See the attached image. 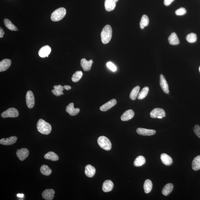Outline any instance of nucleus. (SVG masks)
Masks as SVG:
<instances>
[{"mask_svg": "<svg viewBox=\"0 0 200 200\" xmlns=\"http://www.w3.org/2000/svg\"><path fill=\"white\" fill-rule=\"evenodd\" d=\"M194 131L198 137L200 138V126L199 125H196L194 127Z\"/></svg>", "mask_w": 200, "mask_h": 200, "instance_id": "nucleus-39", "label": "nucleus"}, {"mask_svg": "<svg viewBox=\"0 0 200 200\" xmlns=\"http://www.w3.org/2000/svg\"><path fill=\"white\" fill-rule=\"evenodd\" d=\"M98 143L99 145L104 150L109 151L111 149V142L106 136H100L98 139Z\"/></svg>", "mask_w": 200, "mask_h": 200, "instance_id": "nucleus-4", "label": "nucleus"}, {"mask_svg": "<svg viewBox=\"0 0 200 200\" xmlns=\"http://www.w3.org/2000/svg\"><path fill=\"white\" fill-rule=\"evenodd\" d=\"M192 168L195 171L200 169V155L196 157L194 159L192 163Z\"/></svg>", "mask_w": 200, "mask_h": 200, "instance_id": "nucleus-28", "label": "nucleus"}, {"mask_svg": "<svg viewBox=\"0 0 200 200\" xmlns=\"http://www.w3.org/2000/svg\"><path fill=\"white\" fill-rule=\"evenodd\" d=\"M173 185L171 183L165 185L163 189L162 193L164 196H167L171 193L173 189Z\"/></svg>", "mask_w": 200, "mask_h": 200, "instance_id": "nucleus-26", "label": "nucleus"}, {"mask_svg": "<svg viewBox=\"0 0 200 200\" xmlns=\"http://www.w3.org/2000/svg\"><path fill=\"white\" fill-rule=\"evenodd\" d=\"M19 113L17 109L15 108H10L7 109L6 111L3 112L1 114V117L3 118L7 117H17Z\"/></svg>", "mask_w": 200, "mask_h": 200, "instance_id": "nucleus-5", "label": "nucleus"}, {"mask_svg": "<svg viewBox=\"0 0 200 200\" xmlns=\"http://www.w3.org/2000/svg\"><path fill=\"white\" fill-rule=\"evenodd\" d=\"M136 132L140 135L143 136H151L156 133V131L154 130H148L143 128H139L136 130Z\"/></svg>", "mask_w": 200, "mask_h": 200, "instance_id": "nucleus-16", "label": "nucleus"}, {"mask_svg": "<svg viewBox=\"0 0 200 200\" xmlns=\"http://www.w3.org/2000/svg\"><path fill=\"white\" fill-rule=\"evenodd\" d=\"M199 72H200V66L199 67Z\"/></svg>", "mask_w": 200, "mask_h": 200, "instance_id": "nucleus-45", "label": "nucleus"}, {"mask_svg": "<svg viewBox=\"0 0 200 200\" xmlns=\"http://www.w3.org/2000/svg\"><path fill=\"white\" fill-rule=\"evenodd\" d=\"M82 76H83V73L81 71H76L74 73L72 76V81L74 82H77L79 81L81 79Z\"/></svg>", "mask_w": 200, "mask_h": 200, "instance_id": "nucleus-35", "label": "nucleus"}, {"mask_svg": "<svg viewBox=\"0 0 200 200\" xmlns=\"http://www.w3.org/2000/svg\"><path fill=\"white\" fill-rule=\"evenodd\" d=\"M93 63L92 60L88 61L87 59L83 58L80 61V65L84 71H88L91 70Z\"/></svg>", "mask_w": 200, "mask_h": 200, "instance_id": "nucleus-17", "label": "nucleus"}, {"mask_svg": "<svg viewBox=\"0 0 200 200\" xmlns=\"http://www.w3.org/2000/svg\"><path fill=\"white\" fill-rule=\"evenodd\" d=\"M55 191L53 189H47L42 193L43 198L46 200H53L55 195Z\"/></svg>", "mask_w": 200, "mask_h": 200, "instance_id": "nucleus-15", "label": "nucleus"}, {"mask_svg": "<svg viewBox=\"0 0 200 200\" xmlns=\"http://www.w3.org/2000/svg\"><path fill=\"white\" fill-rule=\"evenodd\" d=\"M40 171L42 174L46 176H49L52 173V171L50 168L48 166L45 165V164L41 166L40 168Z\"/></svg>", "mask_w": 200, "mask_h": 200, "instance_id": "nucleus-33", "label": "nucleus"}, {"mask_svg": "<svg viewBox=\"0 0 200 200\" xmlns=\"http://www.w3.org/2000/svg\"><path fill=\"white\" fill-rule=\"evenodd\" d=\"M16 154L19 160L23 161L28 156L29 151L27 149L25 148L17 149Z\"/></svg>", "mask_w": 200, "mask_h": 200, "instance_id": "nucleus-7", "label": "nucleus"}, {"mask_svg": "<svg viewBox=\"0 0 200 200\" xmlns=\"http://www.w3.org/2000/svg\"><path fill=\"white\" fill-rule=\"evenodd\" d=\"M11 61L10 59H4L0 62V72L5 71L10 67Z\"/></svg>", "mask_w": 200, "mask_h": 200, "instance_id": "nucleus-18", "label": "nucleus"}, {"mask_svg": "<svg viewBox=\"0 0 200 200\" xmlns=\"http://www.w3.org/2000/svg\"><path fill=\"white\" fill-rule=\"evenodd\" d=\"M160 159L163 163L166 166H170L172 163V158L167 154H162L161 155Z\"/></svg>", "mask_w": 200, "mask_h": 200, "instance_id": "nucleus-23", "label": "nucleus"}, {"mask_svg": "<svg viewBox=\"0 0 200 200\" xmlns=\"http://www.w3.org/2000/svg\"><path fill=\"white\" fill-rule=\"evenodd\" d=\"M144 189L146 194H148L152 190V183L149 179H147L145 181L143 186Z\"/></svg>", "mask_w": 200, "mask_h": 200, "instance_id": "nucleus-32", "label": "nucleus"}, {"mask_svg": "<svg viewBox=\"0 0 200 200\" xmlns=\"http://www.w3.org/2000/svg\"><path fill=\"white\" fill-rule=\"evenodd\" d=\"M169 44L173 45H176L179 44V40L176 33L175 32L172 33L168 38Z\"/></svg>", "mask_w": 200, "mask_h": 200, "instance_id": "nucleus-24", "label": "nucleus"}, {"mask_svg": "<svg viewBox=\"0 0 200 200\" xmlns=\"http://www.w3.org/2000/svg\"><path fill=\"white\" fill-rule=\"evenodd\" d=\"M117 103V100L115 99H113L109 101V102L103 104L100 108L101 111L105 112L108 111L112 108Z\"/></svg>", "mask_w": 200, "mask_h": 200, "instance_id": "nucleus-14", "label": "nucleus"}, {"mask_svg": "<svg viewBox=\"0 0 200 200\" xmlns=\"http://www.w3.org/2000/svg\"><path fill=\"white\" fill-rule=\"evenodd\" d=\"M149 91V88L148 87H143V89L140 92L138 96V100H142L144 99L147 96Z\"/></svg>", "mask_w": 200, "mask_h": 200, "instance_id": "nucleus-34", "label": "nucleus"}, {"mask_svg": "<svg viewBox=\"0 0 200 200\" xmlns=\"http://www.w3.org/2000/svg\"><path fill=\"white\" fill-rule=\"evenodd\" d=\"M66 11L64 7H60L54 11L52 13L51 19L54 22L60 21L66 15Z\"/></svg>", "mask_w": 200, "mask_h": 200, "instance_id": "nucleus-3", "label": "nucleus"}, {"mask_svg": "<svg viewBox=\"0 0 200 200\" xmlns=\"http://www.w3.org/2000/svg\"><path fill=\"white\" fill-rule=\"evenodd\" d=\"M66 111L71 116H74L79 113L80 111L79 108H74V104L71 103L66 106Z\"/></svg>", "mask_w": 200, "mask_h": 200, "instance_id": "nucleus-9", "label": "nucleus"}, {"mask_svg": "<svg viewBox=\"0 0 200 200\" xmlns=\"http://www.w3.org/2000/svg\"><path fill=\"white\" fill-rule=\"evenodd\" d=\"M37 128L40 133L46 135L50 134L52 130L51 125L42 119H39L37 124Z\"/></svg>", "mask_w": 200, "mask_h": 200, "instance_id": "nucleus-1", "label": "nucleus"}, {"mask_svg": "<svg viewBox=\"0 0 200 200\" xmlns=\"http://www.w3.org/2000/svg\"><path fill=\"white\" fill-rule=\"evenodd\" d=\"M4 32L2 28H1L0 29V38H2L4 35Z\"/></svg>", "mask_w": 200, "mask_h": 200, "instance_id": "nucleus-41", "label": "nucleus"}, {"mask_svg": "<svg viewBox=\"0 0 200 200\" xmlns=\"http://www.w3.org/2000/svg\"><path fill=\"white\" fill-rule=\"evenodd\" d=\"M186 13V10L185 9L184 7H181L176 11L175 14L178 16L184 15Z\"/></svg>", "mask_w": 200, "mask_h": 200, "instance_id": "nucleus-37", "label": "nucleus"}, {"mask_svg": "<svg viewBox=\"0 0 200 200\" xmlns=\"http://www.w3.org/2000/svg\"><path fill=\"white\" fill-rule=\"evenodd\" d=\"M17 197L20 198H23V197L24 195L23 194H18L17 195Z\"/></svg>", "mask_w": 200, "mask_h": 200, "instance_id": "nucleus-43", "label": "nucleus"}, {"mask_svg": "<svg viewBox=\"0 0 200 200\" xmlns=\"http://www.w3.org/2000/svg\"><path fill=\"white\" fill-rule=\"evenodd\" d=\"M134 115V112L132 109L127 110L121 117V119L123 121H128L132 119Z\"/></svg>", "mask_w": 200, "mask_h": 200, "instance_id": "nucleus-19", "label": "nucleus"}, {"mask_svg": "<svg viewBox=\"0 0 200 200\" xmlns=\"http://www.w3.org/2000/svg\"><path fill=\"white\" fill-rule=\"evenodd\" d=\"M96 169L91 164H88L86 166L85 168V173L87 177H92L95 175Z\"/></svg>", "mask_w": 200, "mask_h": 200, "instance_id": "nucleus-21", "label": "nucleus"}, {"mask_svg": "<svg viewBox=\"0 0 200 200\" xmlns=\"http://www.w3.org/2000/svg\"><path fill=\"white\" fill-rule=\"evenodd\" d=\"M160 84L161 87L164 92L166 94L169 93V87L167 81L162 74H161L160 76Z\"/></svg>", "mask_w": 200, "mask_h": 200, "instance_id": "nucleus-11", "label": "nucleus"}, {"mask_svg": "<svg viewBox=\"0 0 200 200\" xmlns=\"http://www.w3.org/2000/svg\"><path fill=\"white\" fill-rule=\"evenodd\" d=\"M106 65H107L108 68H109L110 70H111L112 71L115 72L117 70V67L111 62H108L106 64Z\"/></svg>", "mask_w": 200, "mask_h": 200, "instance_id": "nucleus-38", "label": "nucleus"}, {"mask_svg": "<svg viewBox=\"0 0 200 200\" xmlns=\"http://www.w3.org/2000/svg\"><path fill=\"white\" fill-rule=\"evenodd\" d=\"M114 186L113 183L111 180H106L104 183L102 185V190L104 192L111 191Z\"/></svg>", "mask_w": 200, "mask_h": 200, "instance_id": "nucleus-20", "label": "nucleus"}, {"mask_svg": "<svg viewBox=\"0 0 200 200\" xmlns=\"http://www.w3.org/2000/svg\"><path fill=\"white\" fill-rule=\"evenodd\" d=\"M26 103L28 107L32 109L35 105V98L32 91H27L26 96Z\"/></svg>", "mask_w": 200, "mask_h": 200, "instance_id": "nucleus-6", "label": "nucleus"}, {"mask_svg": "<svg viewBox=\"0 0 200 200\" xmlns=\"http://www.w3.org/2000/svg\"><path fill=\"white\" fill-rule=\"evenodd\" d=\"M112 31L111 26L107 25L103 29L100 36L102 42L104 44H108L111 40L112 36Z\"/></svg>", "mask_w": 200, "mask_h": 200, "instance_id": "nucleus-2", "label": "nucleus"}, {"mask_svg": "<svg viewBox=\"0 0 200 200\" xmlns=\"http://www.w3.org/2000/svg\"><path fill=\"white\" fill-rule=\"evenodd\" d=\"M149 23V19L146 15H144L141 18L140 22V27L141 29H143L145 27L148 26Z\"/></svg>", "mask_w": 200, "mask_h": 200, "instance_id": "nucleus-31", "label": "nucleus"}, {"mask_svg": "<svg viewBox=\"0 0 200 200\" xmlns=\"http://www.w3.org/2000/svg\"><path fill=\"white\" fill-rule=\"evenodd\" d=\"M165 112L161 108H156L153 109L150 113V117L153 118H158V117H165Z\"/></svg>", "mask_w": 200, "mask_h": 200, "instance_id": "nucleus-8", "label": "nucleus"}, {"mask_svg": "<svg viewBox=\"0 0 200 200\" xmlns=\"http://www.w3.org/2000/svg\"><path fill=\"white\" fill-rule=\"evenodd\" d=\"M162 117H158V118H159V119H162Z\"/></svg>", "mask_w": 200, "mask_h": 200, "instance_id": "nucleus-44", "label": "nucleus"}, {"mask_svg": "<svg viewBox=\"0 0 200 200\" xmlns=\"http://www.w3.org/2000/svg\"><path fill=\"white\" fill-rule=\"evenodd\" d=\"M186 40L190 43L195 42L197 40V35L194 33H190L186 36Z\"/></svg>", "mask_w": 200, "mask_h": 200, "instance_id": "nucleus-36", "label": "nucleus"}, {"mask_svg": "<svg viewBox=\"0 0 200 200\" xmlns=\"http://www.w3.org/2000/svg\"><path fill=\"white\" fill-rule=\"evenodd\" d=\"M44 158L46 160H48L53 161H56L59 160V156L55 152H49L44 155Z\"/></svg>", "mask_w": 200, "mask_h": 200, "instance_id": "nucleus-25", "label": "nucleus"}, {"mask_svg": "<svg viewBox=\"0 0 200 200\" xmlns=\"http://www.w3.org/2000/svg\"><path fill=\"white\" fill-rule=\"evenodd\" d=\"M51 52V48L49 46L45 45L40 49L38 54L40 57H48Z\"/></svg>", "mask_w": 200, "mask_h": 200, "instance_id": "nucleus-10", "label": "nucleus"}, {"mask_svg": "<svg viewBox=\"0 0 200 200\" xmlns=\"http://www.w3.org/2000/svg\"><path fill=\"white\" fill-rule=\"evenodd\" d=\"M175 0H164V5L168 6L171 4V3L172 2Z\"/></svg>", "mask_w": 200, "mask_h": 200, "instance_id": "nucleus-40", "label": "nucleus"}, {"mask_svg": "<svg viewBox=\"0 0 200 200\" xmlns=\"http://www.w3.org/2000/svg\"><path fill=\"white\" fill-rule=\"evenodd\" d=\"M64 87L65 89L66 90H70L71 89V87L69 85H65L64 86Z\"/></svg>", "mask_w": 200, "mask_h": 200, "instance_id": "nucleus-42", "label": "nucleus"}, {"mask_svg": "<svg viewBox=\"0 0 200 200\" xmlns=\"http://www.w3.org/2000/svg\"><path fill=\"white\" fill-rule=\"evenodd\" d=\"M146 160L144 157L143 156H138L134 162V165L136 167H139L143 165L145 163Z\"/></svg>", "mask_w": 200, "mask_h": 200, "instance_id": "nucleus-29", "label": "nucleus"}, {"mask_svg": "<svg viewBox=\"0 0 200 200\" xmlns=\"http://www.w3.org/2000/svg\"><path fill=\"white\" fill-rule=\"evenodd\" d=\"M4 23L5 27L7 29L10 30L12 31H17L18 30L17 28L14 25L10 20L7 19H4Z\"/></svg>", "mask_w": 200, "mask_h": 200, "instance_id": "nucleus-30", "label": "nucleus"}, {"mask_svg": "<svg viewBox=\"0 0 200 200\" xmlns=\"http://www.w3.org/2000/svg\"><path fill=\"white\" fill-rule=\"evenodd\" d=\"M140 87L139 86H136L132 90L131 92L130 93V97L131 100H135L139 93Z\"/></svg>", "mask_w": 200, "mask_h": 200, "instance_id": "nucleus-27", "label": "nucleus"}, {"mask_svg": "<svg viewBox=\"0 0 200 200\" xmlns=\"http://www.w3.org/2000/svg\"><path fill=\"white\" fill-rule=\"evenodd\" d=\"M17 138L15 136H11L7 138H3L0 140V143L4 145H11L16 143Z\"/></svg>", "mask_w": 200, "mask_h": 200, "instance_id": "nucleus-13", "label": "nucleus"}, {"mask_svg": "<svg viewBox=\"0 0 200 200\" xmlns=\"http://www.w3.org/2000/svg\"><path fill=\"white\" fill-rule=\"evenodd\" d=\"M53 88L54 89L52 90V92L56 96H58L64 94L63 91L65 89L64 86L63 87L61 85H55L54 86Z\"/></svg>", "mask_w": 200, "mask_h": 200, "instance_id": "nucleus-22", "label": "nucleus"}, {"mask_svg": "<svg viewBox=\"0 0 200 200\" xmlns=\"http://www.w3.org/2000/svg\"><path fill=\"white\" fill-rule=\"evenodd\" d=\"M118 0H105L104 7L106 11L110 12L115 9Z\"/></svg>", "mask_w": 200, "mask_h": 200, "instance_id": "nucleus-12", "label": "nucleus"}]
</instances>
